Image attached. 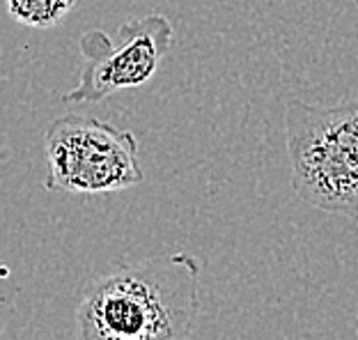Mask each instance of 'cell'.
Masks as SVG:
<instances>
[{"label": "cell", "mask_w": 358, "mask_h": 340, "mask_svg": "<svg viewBox=\"0 0 358 340\" xmlns=\"http://www.w3.org/2000/svg\"><path fill=\"white\" fill-rule=\"evenodd\" d=\"M200 271L191 253H166L92 278L76 306V340H186L200 313Z\"/></svg>", "instance_id": "6da1fadb"}, {"label": "cell", "mask_w": 358, "mask_h": 340, "mask_svg": "<svg viewBox=\"0 0 358 340\" xmlns=\"http://www.w3.org/2000/svg\"><path fill=\"white\" fill-rule=\"evenodd\" d=\"M292 189L327 214L358 221V99L285 106Z\"/></svg>", "instance_id": "7a4b0ae2"}, {"label": "cell", "mask_w": 358, "mask_h": 340, "mask_svg": "<svg viewBox=\"0 0 358 340\" xmlns=\"http://www.w3.org/2000/svg\"><path fill=\"white\" fill-rule=\"evenodd\" d=\"M44 155L48 191L99 196L145 180L136 136L78 113H67L48 127Z\"/></svg>", "instance_id": "3957f363"}, {"label": "cell", "mask_w": 358, "mask_h": 340, "mask_svg": "<svg viewBox=\"0 0 358 340\" xmlns=\"http://www.w3.org/2000/svg\"><path fill=\"white\" fill-rule=\"evenodd\" d=\"M173 23L164 14L122 23L115 39L103 30H87L80 37L78 83L60 97L62 104H96L120 90L141 87L154 78L173 46Z\"/></svg>", "instance_id": "277c9868"}, {"label": "cell", "mask_w": 358, "mask_h": 340, "mask_svg": "<svg viewBox=\"0 0 358 340\" xmlns=\"http://www.w3.org/2000/svg\"><path fill=\"white\" fill-rule=\"evenodd\" d=\"M80 0H5L7 12L19 26L48 30L67 19Z\"/></svg>", "instance_id": "5b68a950"}]
</instances>
